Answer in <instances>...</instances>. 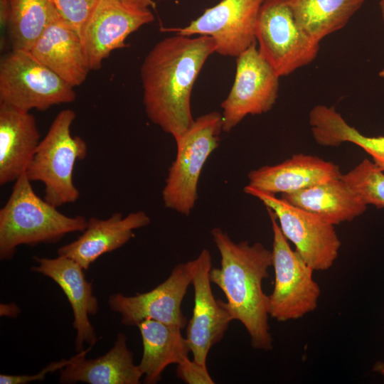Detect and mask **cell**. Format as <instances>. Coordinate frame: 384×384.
<instances>
[{
    "instance_id": "cell-8",
    "label": "cell",
    "mask_w": 384,
    "mask_h": 384,
    "mask_svg": "<svg viewBox=\"0 0 384 384\" xmlns=\"http://www.w3.org/2000/svg\"><path fill=\"white\" fill-rule=\"evenodd\" d=\"M256 41L259 53L279 78L310 64L319 50V42L297 23L288 0H265Z\"/></svg>"
},
{
    "instance_id": "cell-35",
    "label": "cell",
    "mask_w": 384,
    "mask_h": 384,
    "mask_svg": "<svg viewBox=\"0 0 384 384\" xmlns=\"http://www.w3.org/2000/svg\"><path fill=\"white\" fill-rule=\"evenodd\" d=\"M379 75L381 78H384V68L382 70L380 71Z\"/></svg>"
},
{
    "instance_id": "cell-1",
    "label": "cell",
    "mask_w": 384,
    "mask_h": 384,
    "mask_svg": "<svg viewBox=\"0 0 384 384\" xmlns=\"http://www.w3.org/2000/svg\"><path fill=\"white\" fill-rule=\"evenodd\" d=\"M215 50V41L210 36L176 34L158 42L142 64L146 114L175 141L194 122L191 109L193 87L207 58Z\"/></svg>"
},
{
    "instance_id": "cell-14",
    "label": "cell",
    "mask_w": 384,
    "mask_h": 384,
    "mask_svg": "<svg viewBox=\"0 0 384 384\" xmlns=\"http://www.w3.org/2000/svg\"><path fill=\"white\" fill-rule=\"evenodd\" d=\"M154 20L150 9L119 0H97L82 35L91 70H97L111 52L128 46L126 38Z\"/></svg>"
},
{
    "instance_id": "cell-26",
    "label": "cell",
    "mask_w": 384,
    "mask_h": 384,
    "mask_svg": "<svg viewBox=\"0 0 384 384\" xmlns=\"http://www.w3.org/2000/svg\"><path fill=\"white\" fill-rule=\"evenodd\" d=\"M341 178L368 206L384 208V172L373 161L364 159Z\"/></svg>"
},
{
    "instance_id": "cell-34",
    "label": "cell",
    "mask_w": 384,
    "mask_h": 384,
    "mask_svg": "<svg viewBox=\"0 0 384 384\" xmlns=\"http://www.w3.org/2000/svg\"><path fill=\"white\" fill-rule=\"evenodd\" d=\"M380 9L383 19L384 20V0L380 1Z\"/></svg>"
},
{
    "instance_id": "cell-18",
    "label": "cell",
    "mask_w": 384,
    "mask_h": 384,
    "mask_svg": "<svg viewBox=\"0 0 384 384\" xmlns=\"http://www.w3.org/2000/svg\"><path fill=\"white\" fill-rule=\"evenodd\" d=\"M341 174L333 162L297 154L282 163L252 170L247 175V185L270 193L284 194L339 178Z\"/></svg>"
},
{
    "instance_id": "cell-7",
    "label": "cell",
    "mask_w": 384,
    "mask_h": 384,
    "mask_svg": "<svg viewBox=\"0 0 384 384\" xmlns=\"http://www.w3.org/2000/svg\"><path fill=\"white\" fill-rule=\"evenodd\" d=\"M267 210L273 233L274 272V288L268 295L269 315L280 322L299 319L317 308L321 289L314 279V270L292 249L274 213Z\"/></svg>"
},
{
    "instance_id": "cell-22",
    "label": "cell",
    "mask_w": 384,
    "mask_h": 384,
    "mask_svg": "<svg viewBox=\"0 0 384 384\" xmlns=\"http://www.w3.org/2000/svg\"><path fill=\"white\" fill-rule=\"evenodd\" d=\"M139 328L143 345V353L138 365L146 384H156L167 366L178 364L191 352L182 329L152 319L142 321Z\"/></svg>"
},
{
    "instance_id": "cell-25",
    "label": "cell",
    "mask_w": 384,
    "mask_h": 384,
    "mask_svg": "<svg viewBox=\"0 0 384 384\" xmlns=\"http://www.w3.org/2000/svg\"><path fill=\"white\" fill-rule=\"evenodd\" d=\"M12 50L28 51L57 14L54 0H10Z\"/></svg>"
},
{
    "instance_id": "cell-23",
    "label": "cell",
    "mask_w": 384,
    "mask_h": 384,
    "mask_svg": "<svg viewBox=\"0 0 384 384\" xmlns=\"http://www.w3.org/2000/svg\"><path fill=\"white\" fill-rule=\"evenodd\" d=\"M309 124L316 142L338 146L344 142L356 144L369 154L384 172V136L368 137L348 124L334 107L319 105L311 112Z\"/></svg>"
},
{
    "instance_id": "cell-16",
    "label": "cell",
    "mask_w": 384,
    "mask_h": 384,
    "mask_svg": "<svg viewBox=\"0 0 384 384\" xmlns=\"http://www.w3.org/2000/svg\"><path fill=\"white\" fill-rule=\"evenodd\" d=\"M149 223L150 218L142 210L126 216L114 213L107 219L92 217L78 238L60 247L57 254L74 260L87 270L97 258L133 238L135 230Z\"/></svg>"
},
{
    "instance_id": "cell-2",
    "label": "cell",
    "mask_w": 384,
    "mask_h": 384,
    "mask_svg": "<svg viewBox=\"0 0 384 384\" xmlns=\"http://www.w3.org/2000/svg\"><path fill=\"white\" fill-rule=\"evenodd\" d=\"M220 255V267H211L210 279L224 293V305L233 320L246 329L253 348L270 351L268 295L262 289L272 266V250L260 242H234L220 228L210 231Z\"/></svg>"
},
{
    "instance_id": "cell-11",
    "label": "cell",
    "mask_w": 384,
    "mask_h": 384,
    "mask_svg": "<svg viewBox=\"0 0 384 384\" xmlns=\"http://www.w3.org/2000/svg\"><path fill=\"white\" fill-rule=\"evenodd\" d=\"M265 0H221L183 28L167 29L183 36L213 38L215 53L238 57L256 41V28Z\"/></svg>"
},
{
    "instance_id": "cell-20",
    "label": "cell",
    "mask_w": 384,
    "mask_h": 384,
    "mask_svg": "<svg viewBox=\"0 0 384 384\" xmlns=\"http://www.w3.org/2000/svg\"><path fill=\"white\" fill-rule=\"evenodd\" d=\"M36 121L29 112L0 105V184L26 173L40 143Z\"/></svg>"
},
{
    "instance_id": "cell-32",
    "label": "cell",
    "mask_w": 384,
    "mask_h": 384,
    "mask_svg": "<svg viewBox=\"0 0 384 384\" xmlns=\"http://www.w3.org/2000/svg\"><path fill=\"white\" fill-rule=\"evenodd\" d=\"M120 1L135 5L142 8L155 9L156 3L154 0H119Z\"/></svg>"
},
{
    "instance_id": "cell-4",
    "label": "cell",
    "mask_w": 384,
    "mask_h": 384,
    "mask_svg": "<svg viewBox=\"0 0 384 384\" xmlns=\"http://www.w3.org/2000/svg\"><path fill=\"white\" fill-rule=\"evenodd\" d=\"M75 117L70 109L56 115L26 171L31 182L43 183V198L57 208L73 203L80 196L73 182V170L75 163L86 157L87 145L80 137L71 134Z\"/></svg>"
},
{
    "instance_id": "cell-31",
    "label": "cell",
    "mask_w": 384,
    "mask_h": 384,
    "mask_svg": "<svg viewBox=\"0 0 384 384\" xmlns=\"http://www.w3.org/2000/svg\"><path fill=\"white\" fill-rule=\"evenodd\" d=\"M19 307L14 303L1 304L0 315L6 316L12 318H16L20 314Z\"/></svg>"
},
{
    "instance_id": "cell-9",
    "label": "cell",
    "mask_w": 384,
    "mask_h": 384,
    "mask_svg": "<svg viewBox=\"0 0 384 384\" xmlns=\"http://www.w3.org/2000/svg\"><path fill=\"white\" fill-rule=\"evenodd\" d=\"M244 192L259 199L275 215L282 233L295 250L314 270L330 269L341 245L334 225L321 217L296 207L275 194L250 186Z\"/></svg>"
},
{
    "instance_id": "cell-28",
    "label": "cell",
    "mask_w": 384,
    "mask_h": 384,
    "mask_svg": "<svg viewBox=\"0 0 384 384\" xmlns=\"http://www.w3.org/2000/svg\"><path fill=\"white\" fill-rule=\"evenodd\" d=\"M176 375L187 384H213L206 364L191 360L188 357L177 365Z\"/></svg>"
},
{
    "instance_id": "cell-29",
    "label": "cell",
    "mask_w": 384,
    "mask_h": 384,
    "mask_svg": "<svg viewBox=\"0 0 384 384\" xmlns=\"http://www.w3.org/2000/svg\"><path fill=\"white\" fill-rule=\"evenodd\" d=\"M77 357V353L68 359L63 358L58 361H53L47 365L38 373L34 375H0L1 384H26L34 381H43L49 373L60 370L72 363Z\"/></svg>"
},
{
    "instance_id": "cell-30",
    "label": "cell",
    "mask_w": 384,
    "mask_h": 384,
    "mask_svg": "<svg viewBox=\"0 0 384 384\" xmlns=\"http://www.w3.org/2000/svg\"><path fill=\"white\" fill-rule=\"evenodd\" d=\"M11 16V1L0 0V27L3 33L1 38L4 37V33L7 31Z\"/></svg>"
},
{
    "instance_id": "cell-3",
    "label": "cell",
    "mask_w": 384,
    "mask_h": 384,
    "mask_svg": "<svg viewBox=\"0 0 384 384\" xmlns=\"http://www.w3.org/2000/svg\"><path fill=\"white\" fill-rule=\"evenodd\" d=\"M87 223L85 217L65 215L39 197L24 173L0 210V258L11 259L20 245L55 243L68 233L82 232Z\"/></svg>"
},
{
    "instance_id": "cell-15",
    "label": "cell",
    "mask_w": 384,
    "mask_h": 384,
    "mask_svg": "<svg viewBox=\"0 0 384 384\" xmlns=\"http://www.w3.org/2000/svg\"><path fill=\"white\" fill-rule=\"evenodd\" d=\"M37 265L31 267L33 272L53 280L66 296L72 308L76 331L75 347L77 352L84 350L85 343L93 346L98 338L89 316L98 311V301L92 292L84 269L74 260L58 255L54 258L34 257Z\"/></svg>"
},
{
    "instance_id": "cell-13",
    "label": "cell",
    "mask_w": 384,
    "mask_h": 384,
    "mask_svg": "<svg viewBox=\"0 0 384 384\" xmlns=\"http://www.w3.org/2000/svg\"><path fill=\"white\" fill-rule=\"evenodd\" d=\"M211 255L207 249L191 260V282L194 291L192 316L186 328V338L193 359L206 364L210 348L219 343L233 319L224 302L215 299L210 279Z\"/></svg>"
},
{
    "instance_id": "cell-12",
    "label": "cell",
    "mask_w": 384,
    "mask_h": 384,
    "mask_svg": "<svg viewBox=\"0 0 384 384\" xmlns=\"http://www.w3.org/2000/svg\"><path fill=\"white\" fill-rule=\"evenodd\" d=\"M191 282L190 261L176 265L166 280L153 289L133 296L114 294L108 299L110 309L119 314L125 326H137L152 319L183 329L186 317L181 303Z\"/></svg>"
},
{
    "instance_id": "cell-27",
    "label": "cell",
    "mask_w": 384,
    "mask_h": 384,
    "mask_svg": "<svg viewBox=\"0 0 384 384\" xmlns=\"http://www.w3.org/2000/svg\"><path fill=\"white\" fill-rule=\"evenodd\" d=\"M97 0H54L55 7L61 18L81 37L85 26Z\"/></svg>"
},
{
    "instance_id": "cell-10",
    "label": "cell",
    "mask_w": 384,
    "mask_h": 384,
    "mask_svg": "<svg viewBox=\"0 0 384 384\" xmlns=\"http://www.w3.org/2000/svg\"><path fill=\"white\" fill-rule=\"evenodd\" d=\"M236 58L234 82L221 103L223 131L225 132L248 114L270 111L278 97L279 77L259 53L257 42Z\"/></svg>"
},
{
    "instance_id": "cell-19",
    "label": "cell",
    "mask_w": 384,
    "mask_h": 384,
    "mask_svg": "<svg viewBox=\"0 0 384 384\" xmlns=\"http://www.w3.org/2000/svg\"><path fill=\"white\" fill-rule=\"evenodd\" d=\"M77 353L75 359L60 370V383L139 384L143 373L134 363L133 353L127 345L124 334H117L113 346L103 356L86 359L92 349Z\"/></svg>"
},
{
    "instance_id": "cell-21",
    "label": "cell",
    "mask_w": 384,
    "mask_h": 384,
    "mask_svg": "<svg viewBox=\"0 0 384 384\" xmlns=\"http://www.w3.org/2000/svg\"><path fill=\"white\" fill-rule=\"evenodd\" d=\"M290 204L336 225L362 215L368 205L339 178L281 196Z\"/></svg>"
},
{
    "instance_id": "cell-24",
    "label": "cell",
    "mask_w": 384,
    "mask_h": 384,
    "mask_svg": "<svg viewBox=\"0 0 384 384\" xmlns=\"http://www.w3.org/2000/svg\"><path fill=\"white\" fill-rule=\"evenodd\" d=\"M299 26L320 41L343 28L365 0H288Z\"/></svg>"
},
{
    "instance_id": "cell-6",
    "label": "cell",
    "mask_w": 384,
    "mask_h": 384,
    "mask_svg": "<svg viewBox=\"0 0 384 384\" xmlns=\"http://www.w3.org/2000/svg\"><path fill=\"white\" fill-rule=\"evenodd\" d=\"M76 93L70 85L29 52L14 50L0 62V105L23 112L70 103Z\"/></svg>"
},
{
    "instance_id": "cell-5",
    "label": "cell",
    "mask_w": 384,
    "mask_h": 384,
    "mask_svg": "<svg viewBox=\"0 0 384 384\" xmlns=\"http://www.w3.org/2000/svg\"><path fill=\"white\" fill-rule=\"evenodd\" d=\"M223 117L211 112L194 119L176 142V156L171 164L162 200L165 207L188 215L198 199V183L204 164L218 146L223 131Z\"/></svg>"
},
{
    "instance_id": "cell-33",
    "label": "cell",
    "mask_w": 384,
    "mask_h": 384,
    "mask_svg": "<svg viewBox=\"0 0 384 384\" xmlns=\"http://www.w3.org/2000/svg\"><path fill=\"white\" fill-rule=\"evenodd\" d=\"M373 370L377 372L378 373H379L384 378V362L383 361L376 362L373 365Z\"/></svg>"
},
{
    "instance_id": "cell-17",
    "label": "cell",
    "mask_w": 384,
    "mask_h": 384,
    "mask_svg": "<svg viewBox=\"0 0 384 384\" xmlns=\"http://www.w3.org/2000/svg\"><path fill=\"white\" fill-rule=\"evenodd\" d=\"M28 52L74 87L91 70L81 37L58 12Z\"/></svg>"
}]
</instances>
